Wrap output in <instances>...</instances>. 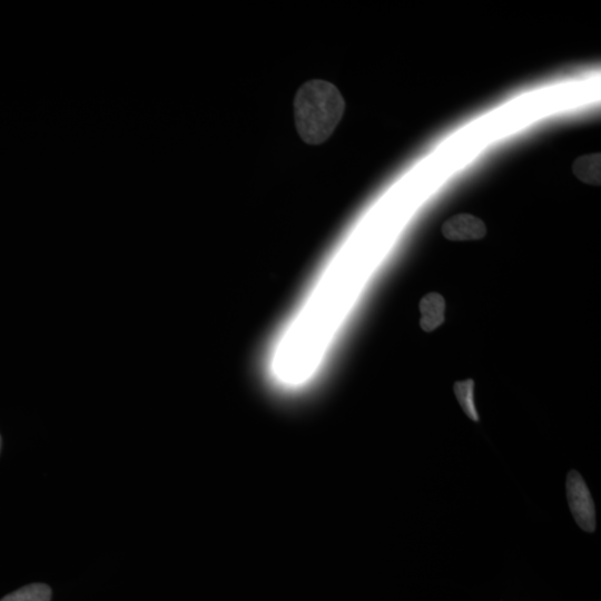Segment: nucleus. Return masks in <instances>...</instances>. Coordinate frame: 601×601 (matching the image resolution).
<instances>
[{"label":"nucleus","mask_w":601,"mask_h":601,"mask_svg":"<svg viewBox=\"0 0 601 601\" xmlns=\"http://www.w3.org/2000/svg\"><path fill=\"white\" fill-rule=\"evenodd\" d=\"M474 380L460 381L455 384V393L460 406L466 415L476 422L479 421L474 400Z\"/></svg>","instance_id":"0eeeda50"},{"label":"nucleus","mask_w":601,"mask_h":601,"mask_svg":"<svg viewBox=\"0 0 601 601\" xmlns=\"http://www.w3.org/2000/svg\"><path fill=\"white\" fill-rule=\"evenodd\" d=\"M0 451H2V437H0Z\"/></svg>","instance_id":"6e6552de"},{"label":"nucleus","mask_w":601,"mask_h":601,"mask_svg":"<svg viewBox=\"0 0 601 601\" xmlns=\"http://www.w3.org/2000/svg\"><path fill=\"white\" fill-rule=\"evenodd\" d=\"M421 320L423 331L432 332L445 322L446 300L438 293H429L420 302Z\"/></svg>","instance_id":"20e7f679"},{"label":"nucleus","mask_w":601,"mask_h":601,"mask_svg":"<svg viewBox=\"0 0 601 601\" xmlns=\"http://www.w3.org/2000/svg\"><path fill=\"white\" fill-rule=\"evenodd\" d=\"M346 102L336 86L324 81L304 84L294 100V118L301 139L310 145L327 141L336 131Z\"/></svg>","instance_id":"f257e3e1"},{"label":"nucleus","mask_w":601,"mask_h":601,"mask_svg":"<svg viewBox=\"0 0 601 601\" xmlns=\"http://www.w3.org/2000/svg\"><path fill=\"white\" fill-rule=\"evenodd\" d=\"M442 235L449 241H477L484 239L487 226L471 214H458L442 225Z\"/></svg>","instance_id":"7ed1b4c3"},{"label":"nucleus","mask_w":601,"mask_h":601,"mask_svg":"<svg viewBox=\"0 0 601 601\" xmlns=\"http://www.w3.org/2000/svg\"><path fill=\"white\" fill-rule=\"evenodd\" d=\"M52 589L45 584H32L5 596L0 601H51Z\"/></svg>","instance_id":"423d86ee"},{"label":"nucleus","mask_w":601,"mask_h":601,"mask_svg":"<svg viewBox=\"0 0 601 601\" xmlns=\"http://www.w3.org/2000/svg\"><path fill=\"white\" fill-rule=\"evenodd\" d=\"M567 499L577 525L586 532L596 530V509L586 482L576 470H571L566 482Z\"/></svg>","instance_id":"f03ea898"},{"label":"nucleus","mask_w":601,"mask_h":601,"mask_svg":"<svg viewBox=\"0 0 601 601\" xmlns=\"http://www.w3.org/2000/svg\"><path fill=\"white\" fill-rule=\"evenodd\" d=\"M573 173L581 182L590 185H599L601 181L600 154L579 157L573 165Z\"/></svg>","instance_id":"39448f33"}]
</instances>
